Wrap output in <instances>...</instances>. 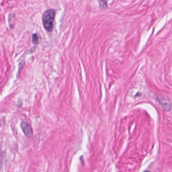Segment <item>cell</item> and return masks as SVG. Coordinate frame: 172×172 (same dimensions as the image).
Listing matches in <instances>:
<instances>
[{
  "label": "cell",
  "instance_id": "4",
  "mask_svg": "<svg viewBox=\"0 0 172 172\" xmlns=\"http://www.w3.org/2000/svg\"><path fill=\"white\" fill-rule=\"evenodd\" d=\"M148 172V171H146V172Z\"/></svg>",
  "mask_w": 172,
  "mask_h": 172
},
{
  "label": "cell",
  "instance_id": "3",
  "mask_svg": "<svg viewBox=\"0 0 172 172\" xmlns=\"http://www.w3.org/2000/svg\"><path fill=\"white\" fill-rule=\"evenodd\" d=\"M39 39V36L38 35V34H34L32 35V40L33 42L34 43H38Z\"/></svg>",
  "mask_w": 172,
  "mask_h": 172
},
{
  "label": "cell",
  "instance_id": "2",
  "mask_svg": "<svg viewBox=\"0 0 172 172\" xmlns=\"http://www.w3.org/2000/svg\"><path fill=\"white\" fill-rule=\"evenodd\" d=\"M21 128L25 135L28 138H31L33 136V130L32 127L28 123L22 122L20 124Z\"/></svg>",
  "mask_w": 172,
  "mask_h": 172
},
{
  "label": "cell",
  "instance_id": "1",
  "mask_svg": "<svg viewBox=\"0 0 172 172\" xmlns=\"http://www.w3.org/2000/svg\"><path fill=\"white\" fill-rule=\"evenodd\" d=\"M55 15L56 12L54 9L47 10L43 15V24L45 29L48 32H51L53 29Z\"/></svg>",
  "mask_w": 172,
  "mask_h": 172
}]
</instances>
